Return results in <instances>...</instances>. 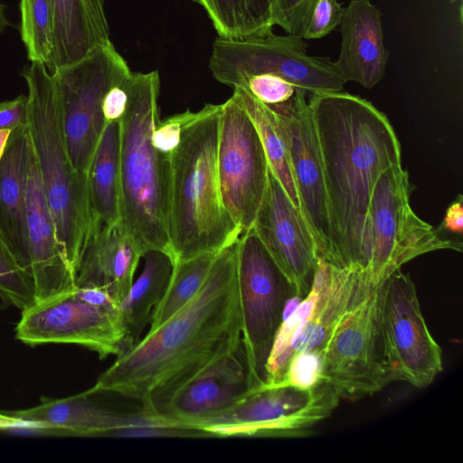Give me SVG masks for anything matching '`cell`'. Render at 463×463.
I'll return each instance as SVG.
<instances>
[{"mask_svg":"<svg viewBox=\"0 0 463 463\" xmlns=\"http://www.w3.org/2000/svg\"><path fill=\"white\" fill-rule=\"evenodd\" d=\"M463 196L458 194L447 208L444 219L437 231L443 236L450 238L454 236L457 240L461 239L463 232ZM453 239V238H451Z\"/></svg>","mask_w":463,"mask_h":463,"instance_id":"obj_39","label":"cell"},{"mask_svg":"<svg viewBox=\"0 0 463 463\" xmlns=\"http://www.w3.org/2000/svg\"><path fill=\"white\" fill-rule=\"evenodd\" d=\"M124 84L127 107L118 121L120 222L142 255L159 250L173 257L168 235L171 154L152 143L159 121V74L130 71Z\"/></svg>","mask_w":463,"mask_h":463,"instance_id":"obj_4","label":"cell"},{"mask_svg":"<svg viewBox=\"0 0 463 463\" xmlns=\"http://www.w3.org/2000/svg\"><path fill=\"white\" fill-rule=\"evenodd\" d=\"M298 35H276L235 41L216 38L209 68L219 82L234 88L245 76L259 73L279 75L309 95L343 91L344 81L334 61L311 56Z\"/></svg>","mask_w":463,"mask_h":463,"instance_id":"obj_10","label":"cell"},{"mask_svg":"<svg viewBox=\"0 0 463 463\" xmlns=\"http://www.w3.org/2000/svg\"><path fill=\"white\" fill-rule=\"evenodd\" d=\"M15 428L14 421L6 414L0 413V429Z\"/></svg>","mask_w":463,"mask_h":463,"instance_id":"obj_43","label":"cell"},{"mask_svg":"<svg viewBox=\"0 0 463 463\" xmlns=\"http://www.w3.org/2000/svg\"><path fill=\"white\" fill-rule=\"evenodd\" d=\"M241 339L237 241L215 256L197 293L117 356L95 385L143 401L159 415L184 385Z\"/></svg>","mask_w":463,"mask_h":463,"instance_id":"obj_1","label":"cell"},{"mask_svg":"<svg viewBox=\"0 0 463 463\" xmlns=\"http://www.w3.org/2000/svg\"><path fill=\"white\" fill-rule=\"evenodd\" d=\"M206 11L220 38L241 41L272 33L271 0H194Z\"/></svg>","mask_w":463,"mask_h":463,"instance_id":"obj_27","label":"cell"},{"mask_svg":"<svg viewBox=\"0 0 463 463\" xmlns=\"http://www.w3.org/2000/svg\"><path fill=\"white\" fill-rule=\"evenodd\" d=\"M386 353L395 381L426 388L442 372V351L422 316L408 273L393 272L382 286Z\"/></svg>","mask_w":463,"mask_h":463,"instance_id":"obj_14","label":"cell"},{"mask_svg":"<svg viewBox=\"0 0 463 463\" xmlns=\"http://www.w3.org/2000/svg\"><path fill=\"white\" fill-rule=\"evenodd\" d=\"M29 155L26 125L12 129L0 160V232L18 263L30 275L25 227Z\"/></svg>","mask_w":463,"mask_h":463,"instance_id":"obj_24","label":"cell"},{"mask_svg":"<svg viewBox=\"0 0 463 463\" xmlns=\"http://www.w3.org/2000/svg\"><path fill=\"white\" fill-rule=\"evenodd\" d=\"M74 293L80 298L111 311H118L119 306L104 291L98 288H75Z\"/></svg>","mask_w":463,"mask_h":463,"instance_id":"obj_40","label":"cell"},{"mask_svg":"<svg viewBox=\"0 0 463 463\" xmlns=\"http://www.w3.org/2000/svg\"><path fill=\"white\" fill-rule=\"evenodd\" d=\"M321 353L303 352L295 354L286 374L279 385L310 388L317 384L320 376ZM277 385V386H279Z\"/></svg>","mask_w":463,"mask_h":463,"instance_id":"obj_36","label":"cell"},{"mask_svg":"<svg viewBox=\"0 0 463 463\" xmlns=\"http://www.w3.org/2000/svg\"><path fill=\"white\" fill-rule=\"evenodd\" d=\"M269 169L254 123L232 96L221 104L217 170L223 205L242 232L253 225L267 188Z\"/></svg>","mask_w":463,"mask_h":463,"instance_id":"obj_12","label":"cell"},{"mask_svg":"<svg viewBox=\"0 0 463 463\" xmlns=\"http://www.w3.org/2000/svg\"><path fill=\"white\" fill-rule=\"evenodd\" d=\"M142 258L145 260L143 271L132 283L118 309L125 334L124 352L140 341L144 329L151 322L154 309L165 293L175 267L173 257L163 250H147Z\"/></svg>","mask_w":463,"mask_h":463,"instance_id":"obj_25","label":"cell"},{"mask_svg":"<svg viewBox=\"0 0 463 463\" xmlns=\"http://www.w3.org/2000/svg\"><path fill=\"white\" fill-rule=\"evenodd\" d=\"M0 297L22 312L36 304L33 282L0 232Z\"/></svg>","mask_w":463,"mask_h":463,"instance_id":"obj_32","label":"cell"},{"mask_svg":"<svg viewBox=\"0 0 463 463\" xmlns=\"http://www.w3.org/2000/svg\"><path fill=\"white\" fill-rule=\"evenodd\" d=\"M238 285L241 340L255 391L266 383V365L285 307L297 292L251 228L238 240Z\"/></svg>","mask_w":463,"mask_h":463,"instance_id":"obj_9","label":"cell"},{"mask_svg":"<svg viewBox=\"0 0 463 463\" xmlns=\"http://www.w3.org/2000/svg\"><path fill=\"white\" fill-rule=\"evenodd\" d=\"M20 33L27 58L49 67L53 47L50 0H20Z\"/></svg>","mask_w":463,"mask_h":463,"instance_id":"obj_31","label":"cell"},{"mask_svg":"<svg viewBox=\"0 0 463 463\" xmlns=\"http://www.w3.org/2000/svg\"><path fill=\"white\" fill-rule=\"evenodd\" d=\"M382 286L340 318L321 351L319 382L340 400L373 395L395 381L385 347Z\"/></svg>","mask_w":463,"mask_h":463,"instance_id":"obj_7","label":"cell"},{"mask_svg":"<svg viewBox=\"0 0 463 463\" xmlns=\"http://www.w3.org/2000/svg\"><path fill=\"white\" fill-rule=\"evenodd\" d=\"M16 338L28 345L76 344L98 353L101 359L125 350L118 310L92 305L74 293H62L37 302L22 312Z\"/></svg>","mask_w":463,"mask_h":463,"instance_id":"obj_15","label":"cell"},{"mask_svg":"<svg viewBox=\"0 0 463 463\" xmlns=\"http://www.w3.org/2000/svg\"><path fill=\"white\" fill-rule=\"evenodd\" d=\"M27 95L0 101V128L14 129L26 125Z\"/></svg>","mask_w":463,"mask_h":463,"instance_id":"obj_38","label":"cell"},{"mask_svg":"<svg viewBox=\"0 0 463 463\" xmlns=\"http://www.w3.org/2000/svg\"><path fill=\"white\" fill-rule=\"evenodd\" d=\"M232 96L240 102L254 123L261 139L270 170L285 189L295 207L302 214L291 171L287 143L275 111L256 99L244 88H233Z\"/></svg>","mask_w":463,"mask_h":463,"instance_id":"obj_28","label":"cell"},{"mask_svg":"<svg viewBox=\"0 0 463 463\" xmlns=\"http://www.w3.org/2000/svg\"><path fill=\"white\" fill-rule=\"evenodd\" d=\"M6 415L15 427L71 435H100L144 428L172 430L143 401L97 385L73 396L49 400Z\"/></svg>","mask_w":463,"mask_h":463,"instance_id":"obj_13","label":"cell"},{"mask_svg":"<svg viewBox=\"0 0 463 463\" xmlns=\"http://www.w3.org/2000/svg\"><path fill=\"white\" fill-rule=\"evenodd\" d=\"M272 4V3H271Z\"/></svg>","mask_w":463,"mask_h":463,"instance_id":"obj_45","label":"cell"},{"mask_svg":"<svg viewBox=\"0 0 463 463\" xmlns=\"http://www.w3.org/2000/svg\"><path fill=\"white\" fill-rule=\"evenodd\" d=\"M235 87H241L268 106L283 104L295 95L298 87L273 73H259L240 79ZM234 87V88H235Z\"/></svg>","mask_w":463,"mask_h":463,"instance_id":"obj_33","label":"cell"},{"mask_svg":"<svg viewBox=\"0 0 463 463\" xmlns=\"http://www.w3.org/2000/svg\"><path fill=\"white\" fill-rule=\"evenodd\" d=\"M252 391L241 342L184 385L159 415L174 430H194V423L232 407Z\"/></svg>","mask_w":463,"mask_h":463,"instance_id":"obj_18","label":"cell"},{"mask_svg":"<svg viewBox=\"0 0 463 463\" xmlns=\"http://www.w3.org/2000/svg\"><path fill=\"white\" fill-rule=\"evenodd\" d=\"M221 105L184 112L171 153L168 235L175 264L218 254L242 233L223 205L217 170Z\"/></svg>","mask_w":463,"mask_h":463,"instance_id":"obj_3","label":"cell"},{"mask_svg":"<svg viewBox=\"0 0 463 463\" xmlns=\"http://www.w3.org/2000/svg\"><path fill=\"white\" fill-rule=\"evenodd\" d=\"M449 1L450 3H455V2H457V1H458V0H449Z\"/></svg>","mask_w":463,"mask_h":463,"instance_id":"obj_44","label":"cell"},{"mask_svg":"<svg viewBox=\"0 0 463 463\" xmlns=\"http://www.w3.org/2000/svg\"><path fill=\"white\" fill-rule=\"evenodd\" d=\"M125 76L111 86L103 99L102 112L106 122H118L125 113L128 100Z\"/></svg>","mask_w":463,"mask_h":463,"instance_id":"obj_37","label":"cell"},{"mask_svg":"<svg viewBox=\"0 0 463 463\" xmlns=\"http://www.w3.org/2000/svg\"><path fill=\"white\" fill-rule=\"evenodd\" d=\"M344 8L338 0H317L305 24L304 40L320 39L328 35L340 24Z\"/></svg>","mask_w":463,"mask_h":463,"instance_id":"obj_34","label":"cell"},{"mask_svg":"<svg viewBox=\"0 0 463 463\" xmlns=\"http://www.w3.org/2000/svg\"><path fill=\"white\" fill-rule=\"evenodd\" d=\"M315 274L320 281L319 295L311 314L294 334L292 356L303 352L321 353L340 318L377 288L370 284L363 269L338 268L321 259Z\"/></svg>","mask_w":463,"mask_h":463,"instance_id":"obj_20","label":"cell"},{"mask_svg":"<svg viewBox=\"0 0 463 463\" xmlns=\"http://www.w3.org/2000/svg\"><path fill=\"white\" fill-rule=\"evenodd\" d=\"M339 401L333 388L321 382L310 388L262 387L191 430L214 437L303 438L332 415Z\"/></svg>","mask_w":463,"mask_h":463,"instance_id":"obj_8","label":"cell"},{"mask_svg":"<svg viewBox=\"0 0 463 463\" xmlns=\"http://www.w3.org/2000/svg\"><path fill=\"white\" fill-rule=\"evenodd\" d=\"M319 290L320 281L314 273L309 293L291 313L283 318L277 331L266 365L267 378L263 387L277 386L282 382L292 358L291 343L294 334L301 323L311 314Z\"/></svg>","mask_w":463,"mask_h":463,"instance_id":"obj_30","label":"cell"},{"mask_svg":"<svg viewBox=\"0 0 463 463\" xmlns=\"http://www.w3.org/2000/svg\"><path fill=\"white\" fill-rule=\"evenodd\" d=\"M130 70L110 41L81 61L53 72L60 92L67 150L74 168L88 175L106 126L102 101Z\"/></svg>","mask_w":463,"mask_h":463,"instance_id":"obj_11","label":"cell"},{"mask_svg":"<svg viewBox=\"0 0 463 463\" xmlns=\"http://www.w3.org/2000/svg\"><path fill=\"white\" fill-rule=\"evenodd\" d=\"M88 184L94 225L120 222L122 199L118 122L106 123L89 169Z\"/></svg>","mask_w":463,"mask_h":463,"instance_id":"obj_26","label":"cell"},{"mask_svg":"<svg viewBox=\"0 0 463 463\" xmlns=\"http://www.w3.org/2000/svg\"><path fill=\"white\" fill-rule=\"evenodd\" d=\"M269 107L277 115L287 143L302 214L317 258L333 265L323 162L307 92L298 88L288 101Z\"/></svg>","mask_w":463,"mask_h":463,"instance_id":"obj_16","label":"cell"},{"mask_svg":"<svg viewBox=\"0 0 463 463\" xmlns=\"http://www.w3.org/2000/svg\"><path fill=\"white\" fill-rule=\"evenodd\" d=\"M12 129L0 128V160L5 153Z\"/></svg>","mask_w":463,"mask_h":463,"instance_id":"obj_41","label":"cell"},{"mask_svg":"<svg viewBox=\"0 0 463 463\" xmlns=\"http://www.w3.org/2000/svg\"><path fill=\"white\" fill-rule=\"evenodd\" d=\"M408 172L402 164L378 177L371 195L365 231V266L370 284L378 288L406 262L439 250L462 251L461 240L447 238L419 218L411 207Z\"/></svg>","mask_w":463,"mask_h":463,"instance_id":"obj_6","label":"cell"},{"mask_svg":"<svg viewBox=\"0 0 463 463\" xmlns=\"http://www.w3.org/2000/svg\"><path fill=\"white\" fill-rule=\"evenodd\" d=\"M317 0H271L275 25L287 34L301 33Z\"/></svg>","mask_w":463,"mask_h":463,"instance_id":"obj_35","label":"cell"},{"mask_svg":"<svg viewBox=\"0 0 463 463\" xmlns=\"http://www.w3.org/2000/svg\"><path fill=\"white\" fill-rule=\"evenodd\" d=\"M140 258V250L120 222L95 225L76 269L75 286L100 289L120 307Z\"/></svg>","mask_w":463,"mask_h":463,"instance_id":"obj_21","label":"cell"},{"mask_svg":"<svg viewBox=\"0 0 463 463\" xmlns=\"http://www.w3.org/2000/svg\"><path fill=\"white\" fill-rule=\"evenodd\" d=\"M251 229L305 298L317 265L314 238L298 210L269 169L267 188Z\"/></svg>","mask_w":463,"mask_h":463,"instance_id":"obj_17","label":"cell"},{"mask_svg":"<svg viewBox=\"0 0 463 463\" xmlns=\"http://www.w3.org/2000/svg\"><path fill=\"white\" fill-rule=\"evenodd\" d=\"M308 104L323 162L333 266H365V231L380 176L402 164L388 118L370 101L345 91L311 94Z\"/></svg>","mask_w":463,"mask_h":463,"instance_id":"obj_2","label":"cell"},{"mask_svg":"<svg viewBox=\"0 0 463 463\" xmlns=\"http://www.w3.org/2000/svg\"><path fill=\"white\" fill-rule=\"evenodd\" d=\"M216 255L204 253L175 264L165 293L153 311L149 330L160 326L197 293Z\"/></svg>","mask_w":463,"mask_h":463,"instance_id":"obj_29","label":"cell"},{"mask_svg":"<svg viewBox=\"0 0 463 463\" xmlns=\"http://www.w3.org/2000/svg\"><path fill=\"white\" fill-rule=\"evenodd\" d=\"M50 1L53 47L47 70L51 73L81 61L110 42L106 0Z\"/></svg>","mask_w":463,"mask_h":463,"instance_id":"obj_23","label":"cell"},{"mask_svg":"<svg viewBox=\"0 0 463 463\" xmlns=\"http://www.w3.org/2000/svg\"><path fill=\"white\" fill-rule=\"evenodd\" d=\"M6 6L0 2V34L3 33L10 24L5 13Z\"/></svg>","mask_w":463,"mask_h":463,"instance_id":"obj_42","label":"cell"},{"mask_svg":"<svg viewBox=\"0 0 463 463\" xmlns=\"http://www.w3.org/2000/svg\"><path fill=\"white\" fill-rule=\"evenodd\" d=\"M25 227L30 276L35 289L36 303L74 290L75 274L58 239L31 144Z\"/></svg>","mask_w":463,"mask_h":463,"instance_id":"obj_19","label":"cell"},{"mask_svg":"<svg viewBox=\"0 0 463 463\" xmlns=\"http://www.w3.org/2000/svg\"><path fill=\"white\" fill-rule=\"evenodd\" d=\"M21 75L28 87L26 129L57 231L74 272L94 227L88 175L70 159L60 92L52 73L38 62Z\"/></svg>","mask_w":463,"mask_h":463,"instance_id":"obj_5","label":"cell"},{"mask_svg":"<svg viewBox=\"0 0 463 463\" xmlns=\"http://www.w3.org/2000/svg\"><path fill=\"white\" fill-rule=\"evenodd\" d=\"M342 42L334 65L344 82L372 89L382 80L389 59L382 13L370 0H351L339 25Z\"/></svg>","mask_w":463,"mask_h":463,"instance_id":"obj_22","label":"cell"}]
</instances>
